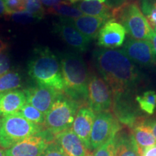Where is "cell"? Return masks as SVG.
Returning a JSON list of instances; mask_svg holds the SVG:
<instances>
[{
  "label": "cell",
  "mask_w": 156,
  "mask_h": 156,
  "mask_svg": "<svg viewBox=\"0 0 156 156\" xmlns=\"http://www.w3.org/2000/svg\"><path fill=\"white\" fill-rule=\"evenodd\" d=\"M91 156H114V140L95 150Z\"/></svg>",
  "instance_id": "f1b7e54d"
},
{
  "label": "cell",
  "mask_w": 156,
  "mask_h": 156,
  "mask_svg": "<svg viewBox=\"0 0 156 156\" xmlns=\"http://www.w3.org/2000/svg\"><path fill=\"white\" fill-rule=\"evenodd\" d=\"M79 106V103L60 93L45 115V129L55 136L72 128Z\"/></svg>",
  "instance_id": "5b68a950"
},
{
  "label": "cell",
  "mask_w": 156,
  "mask_h": 156,
  "mask_svg": "<svg viewBox=\"0 0 156 156\" xmlns=\"http://www.w3.org/2000/svg\"><path fill=\"white\" fill-rule=\"evenodd\" d=\"M54 140V134L45 129L40 133L21 140L6 150L5 156H41Z\"/></svg>",
  "instance_id": "ba28073f"
},
{
  "label": "cell",
  "mask_w": 156,
  "mask_h": 156,
  "mask_svg": "<svg viewBox=\"0 0 156 156\" xmlns=\"http://www.w3.org/2000/svg\"><path fill=\"white\" fill-rule=\"evenodd\" d=\"M54 31L69 47L79 54L86 51L91 41L77 30L69 18L60 17L54 25Z\"/></svg>",
  "instance_id": "30bf717a"
},
{
  "label": "cell",
  "mask_w": 156,
  "mask_h": 156,
  "mask_svg": "<svg viewBox=\"0 0 156 156\" xmlns=\"http://www.w3.org/2000/svg\"><path fill=\"white\" fill-rule=\"evenodd\" d=\"M118 16L120 23L132 38L136 40L151 41L154 30L137 4L132 2L123 6Z\"/></svg>",
  "instance_id": "8992f818"
},
{
  "label": "cell",
  "mask_w": 156,
  "mask_h": 156,
  "mask_svg": "<svg viewBox=\"0 0 156 156\" xmlns=\"http://www.w3.org/2000/svg\"><path fill=\"white\" fill-rule=\"evenodd\" d=\"M151 42L152 45H153L154 53H155V56H156V33L155 32V31H154V34L151 39Z\"/></svg>",
  "instance_id": "d590c367"
},
{
  "label": "cell",
  "mask_w": 156,
  "mask_h": 156,
  "mask_svg": "<svg viewBox=\"0 0 156 156\" xmlns=\"http://www.w3.org/2000/svg\"><path fill=\"white\" fill-rule=\"evenodd\" d=\"M27 120L38 125H44L45 115L30 104L26 103L19 112Z\"/></svg>",
  "instance_id": "cb8c5ba5"
},
{
  "label": "cell",
  "mask_w": 156,
  "mask_h": 156,
  "mask_svg": "<svg viewBox=\"0 0 156 156\" xmlns=\"http://www.w3.org/2000/svg\"><path fill=\"white\" fill-rule=\"evenodd\" d=\"M11 68L10 58L7 52L0 53V77L9 73Z\"/></svg>",
  "instance_id": "f546056e"
},
{
  "label": "cell",
  "mask_w": 156,
  "mask_h": 156,
  "mask_svg": "<svg viewBox=\"0 0 156 156\" xmlns=\"http://www.w3.org/2000/svg\"><path fill=\"white\" fill-rule=\"evenodd\" d=\"M87 102L95 114L109 112L112 106L110 87L101 76L95 74H90Z\"/></svg>",
  "instance_id": "9c48e42d"
},
{
  "label": "cell",
  "mask_w": 156,
  "mask_h": 156,
  "mask_svg": "<svg viewBox=\"0 0 156 156\" xmlns=\"http://www.w3.org/2000/svg\"><path fill=\"white\" fill-rule=\"evenodd\" d=\"M141 156H156V146H153L144 150Z\"/></svg>",
  "instance_id": "4dcf8cb0"
},
{
  "label": "cell",
  "mask_w": 156,
  "mask_h": 156,
  "mask_svg": "<svg viewBox=\"0 0 156 156\" xmlns=\"http://www.w3.org/2000/svg\"><path fill=\"white\" fill-rule=\"evenodd\" d=\"M121 129L118 121L110 112H103L95 115L90 134L92 151L98 149L107 142L114 140Z\"/></svg>",
  "instance_id": "52a82bcc"
},
{
  "label": "cell",
  "mask_w": 156,
  "mask_h": 156,
  "mask_svg": "<svg viewBox=\"0 0 156 156\" xmlns=\"http://www.w3.org/2000/svg\"><path fill=\"white\" fill-rule=\"evenodd\" d=\"M7 15V9H6L5 1L0 0V17H6Z\"/></svg>",
  "instance_id": "836d02e7"
},
{
  "label": "cell",
  "mask_w": 156,
  "mask_h": 156,
  "mask_svg": "<svg viewBox=\"0 0 156 156\" xmlns=\"http://www.w3.org/2000/svg\"><path fill=\"white\" fill-rule=\"evenodd\" d=\"M145 124L151 128L152 132H153V136H155V138L156 139V119L153 120H149L145 122Z\"/></svg>",
  "instance_id": "d6a6232c"
},
{
  "label": "cell",
  "mask_w": 156,
  "mask_h": 156,
  "mask_svg": "<svg viewBox=\"0 0 156 156\" xmlns=\"http://www.w3.org/2000/svg\"><path fill=\"white\" fill-rule=\"evenodd\" d=\"M135 100L140 109L146 114L152 115L156 110V93L154 90H147L137 95Z\"/></svg>",
  "instance_id": "603a6c76"
},
{
  "label": "cell",
  "mask_w": 156,
  "mask_h": 156,
  "mask_svg": "<svg viewBox=\"0 0 156 156\" xmlns=\"http://www.w3.org/2000/svg\"><path fill=\"white\" fill-rule=\"evenodd\" d=\"M27 103L24 91L13 90L0 93V116L19 112L22 107Z\"/></svg>",
  "instance_id": "2e32d148"
},
{
  "label": "cell",
  "mask_w": 156,
  "mask_h": 156,
  "mask_svg": "<svg viewBox=\"0 0 156 156\" xmlns=\"http://www.w3.org/2000/svg\"><path fill=\"white\" fill-rule=\"evenodd\" d=\"M114 156H141L132 134L116 135L114 140Z\"/></svg>",
  "instance_id": "ffe728a7"
},
{
  "label": "cell",
  "mask_w": 156,
  "mask_h": 156,
  "mask_svg": "<svg viewBox=\"0 0 156 156\" xmlns=\"http://www.w3.org/2000/svg\"><path fill=\"white\" fill-rule=\"evenodd\" d=\"M64 81V93L77 103L88 99L90 74L86 64L79 53L74 51L58 52Z\"/></svg>",
  "instance_id": "7a4b0ae2"
},
{
  "label": "cell",
  "mask_w": 156,
  "mask_h": 156,
  "mask_svg": "<svg viewBox=\"0 0 156 156\" xmlns=\"http://www.w3.org/2000/svg\"><path fill=\"white\" fill-rule=\"evenodd\" d=\"M28 74L37 85L64 93V85L59 60L46 46L35 48L28 63Z\"/></svg>",
  "instance_id": "3957f363"
},
{
  "label": "cell",
  "mask_w": 156,
  "mask_h": 156,
  "mask_svg": "<svg viewBox=\"0 0 156 156\" xmlns=\"http://www.w3.org/2000/svg\"><path fill=\"white\" fill-rule=\"evenodd\" d=\"M44 126L27 120L20 112L2 117L0 126V146L8 149L21 140L41 132L45 129Z\"/></svg>",
  "instance_id": "277c9868"
},
{
  "label": "cell",
  "mask_w": 156,
  "mask_h": 156,
  "mask_svg": "<svg viewBox=\"0 0 156 156\" xmlns=\"http://www.w3.org/2000/svg\"><path fill=\"white\" fill-rule=\"evenodd\" d=\"M154 29H155V32L156 33V26H155V28H154Z\"/></svg>",
  "instance_id": "f35d334b"
},
{
  "label": "cell",
  "mask_w": 156,
  "mask_h": 156,
  "mask_svg": "<svg viewBox=\"0 0 156 156\" xmlns=\"http://www.w3.org/2000/svg\"><path fill=\"white\" fill-rule=\"evenodd\" d=\"M22 75L17 71H9L0 77V93L17 90L22 86Z\"/></svg>",
  "instance_id": "7402d4cb"
},
{
  "label": "cell",
  "mask_w": 156,
  "mask_h": 156,
  "mask_svg": "<svg viewBox=\"0 0 156 156\" xmlns=\"http://www.w3.org/2000/svg\"><path fill=\"white\" fill-rule=\"evenodd\" d=\"M46 13L69 19H75L83 15L75 5L70 4L67 0H64L58 5L48 7L46 9Z\"/></svg>",
  "instance_id": "44dd1931"
},
{
  "label": "cell",
  "mask_w": 156,
  "mask_h": 156,
  "mask_svg": "<svg viewBox=\"0 0 156 156\" xmlns=\"http://www.w3.org/2000/svg\"><path fill=\"white\" fill-rule=\"evenodd\" d=\"M131 134L137 146L140 155L144 150L155 145L156 139L151 128L142 121H136L132 126Z\"/></svg>",
  "instance_id": "ac0fdd59"
},
{
  "label": "cell",
  "mask_w": 156,
  "mask_h": 156,
  "mask_svg": "<svg viewBox=\"0 0 156 156\" xmlns=\"http://www.w3.org/2000/svg\"><path fill=\"white\" fill-rule=\"evenodd\" d=\"M0 156H5V152L2 149H0Z\"/></svg>",
  "instance_id": "8d00e7d4"
},
{
  "label": "cell",
  "mask_w": 156,
  "mask_h": 156,
  "mask_svg": "<svg viewBox=\"0 0 156 156\" xmlns=\"http://www.w3.org/2000/svg\"><path fill=\"white\" fill-rule=\"evenodd\" d=\"M95 117V112L89 106L83 105L78 108L74 120L73 126V132L87 150L92 151L90 145V134L93 122Z\"/></svg>",
  "instance_id": "5bb4252c"
},
{
  "label": "cell",
  "mask_w": 156,
  "mask_h": 156,
  "mask_svg": "<svg viewBox=\"0 0 156 156\" xmlns=\"http://www.w3.org/2000/svg\"><path fill=\"white\" fill-rule=\"evenodd\" d=\"M122 50L134 63L143 67L156 65V56L151 41L129 38L124 44Z\"/></svg>",
  "instance_id": "8fae6325"
},
{
  "label": "cell",
  "mask_w": 156,
  "mask_h": 156,
  "mask_svg": "<svg viewBox=\"0 0 156 156\" xmlns=\"http://www.w3.org/2000/svg\"><path fill=\"white\" fill-rule=\"evenodd\" d=\"M40 1L41 2L43 5L46 6V7H47L48 8V7L58 5V4L64 1V0H40Z\"/></svg>",
  "instance_id": "1f68e13d"
},
{
  "label": "cell",
  "mask_w": 156,
  "mask_h": 156,
  "mask_svg": "<svg viewBox=\"0 0 156 156\" xmlns=\"http://www.w3.org/2000/svg\"><path fill=\"white\" fill-rule=\"evenodd\" d=\"M126 31L120 23L114 19L106 21L99 30L98 45L101 48H116L124 44Z\"/></svg>",
  "instance_id": "4fadbf2b"
},
{
  "label": "cell",
  "mask_w": 156,
  "mask_h": 156,
  "mask_svg": "<svg viewBox=\"0 0 156 156\" xmlns=\"http://www.w3.org/2000/svg\"><path fill=\"white\" fill-rule=\"evenodd\" d=\"M27 103L46 115L60 93L56 90L37 85L25 89Z\"/></svg>",
  "instance_id": "7c38bea8"
},
{
  "label": "cell",
  "mask_w": 156,
  "mask_h": 156,
  "mask_svg": "<svg viewBox=\"0 0 156 156\" xmlns=\"http://www.w3.org/2000/svg\"><path fill=\"white\" fill-rule=\"evenodd\" d=\"M108 20L103 17L90 16L86 15L72 19L73 24L77 30L90 41L97 38L100 29Z\"/></svg>",
  "instance_id": "e0dca14e"
},
{
  "label": "cell",
  "mask_w": 156,
  "mask_h": 156,
  "mask_svg": "<svg viewBox=\"0 0 156 156\" xmlns=\"http://www.w3.org/2000/svg\"><path fill=\"white\" fill-rule=\"evenodd\" d=\"M25 11L34 15L39 20L44 18L46 14V9L40 0H26Z\"/></svg>",
  "instance_id": "484cf974"
},
{
  "label": "cell",
  "mask_w": 156,
  "mask_h": 156,
  "mask_svg": "<svg viewBox=\"0 0 156 156\" xmlns=\"http://www.w3.org/2000/svg\"><path fill=\"white\" fill-rule=\"evenodd\" d=\"M1 121H2V119H0V126H1Z\"/></svg>",
  "instance_id": "74e56055"
},
{
  "label": "cell",
  "mask_w": 156,
  "mask_h": 156,
  "mask_svg": "<svg viewBox=\"0 0 156 156\" xmlns=\"http://www.w3.org/2000/svg\"><path fill=\"white\" fill-rule=\"evenodd\" d=\"M9 44L5 41V39L0 37V53L5 51L8 48Z\"/></svg>",
  "instance_id": "e575fe53"
},
{
  "label": "cell",
  "mask_w": 156,
  "mask_h": 156,
  "mask_svg": "<svg viewBox=\"0 0 156 156\" xmlns=\"http://www.w3.org/2000/svg\"><path fill=\"white\" fill-rule=\"evenodd\" d=\"M83 15L100 17L106 20L112 19V13L110 7L105 3H101L96 0L80 1L74 5Z\"/></svg>",
  "instance_id": "d6986e66"
},
{
  "label": "cell",
  "mask_w": 156,
  "mask_h": 156,
  "mask_svg": "<svg viewBox=\"0 0 156 156\" xmlns=\"http://www.w3.org/2000/svg\"><path fill=\"white\" fill-rule=\"evenodd\" d=\"M93 62L114 94L130 90L142 80L140 70L123 50L96 48L93 53Z\"/></svg>",
  "instance_id": "6da1fadb"
},
{
  "label": "cell",
  "mask_w": 156,
  "mask_h": 156,
  "mask_svg": "<svg viewBox=\"0 0 156 156\" xmlns=\"http://www.w3.org/2000/svg\"><path fill=\"white\" fill-rule=\"evenodd\" d=\"M54 141L61 146L69 156L92 155V152L87 149L72 128L56 134Z\"/></svg>",
  "instance_id": "9a60e30c"
},
{
  "label": "cell",
  "mask_w": 156,
  "mask_h": 156,
  "mask_svg": "<svg viewBox=\"0 0 156 156\" xmlns=\"http://www.w3.org/2000/svg\"><path fill=\"white\" fill-rule=\"evenodd\" d=\"M4 1H5L7 15L14 12L25 11L26 9V0H4Z\"/></svg>",
  "instance_id": "4316f807"
},
{
  "label": "cell",
  "mask_w": 156,
  "mask_h": 156,
  "mask_svg": "<svg viewBox=\"0 0 156 156\" xmlns=\"http://www.w3.org/2000/svg\"><path fill=\"white\" fill-rule=\"evenodd\" d=\"M41 156H69L64 152L62 147L55 141L51 142L48 145L46 151Z\"/></svg>",
  "instance_id": "83f0119b"
},
{
  "label": "cell",
  "mask_w": 156,
  "mask_h": 156,
  "mask_svg": "<svg viewBox=\"0 0 156 156\" xmlns=\"http://www.w3.org/2000/svg\"><path fill=\"white\" fill-rule=\"evenodd\" d=\"M5 17L7 19L13 21V22L23 25L30 24V23H34L40 21L34 15L30 14V12L27 11L12 13V14L7 15Z\"/></svg>",
  "instance_id": "d4e9b609"
}]
</instances>
